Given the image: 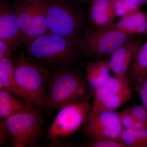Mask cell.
<instances>
[{
	"instance_id": "1",
	"label": "cell",
	"mask_w": 147,
	"mask_h": 147,
	"mask_svg": "<svg viewBox=\"0 0 147 147\" xmlns=\"http://www.w3.org/2000/svg\"><path fill=\"white\" fill-rule=\"evenodd\" d=\"M91 90L86 77L79 69L61 68L51 74L44 109L51 113L71 103L88 101Z\"/></svg>"
},
{
	"instance_id": "2",
	"label": "cell",
	"mask_w": 147,
	"mask_h": 147,
	"mask_svg": "<svg viewBox=\"0 0 147 147\" xmlns=\"http://www.w3.org/2000/svg\"><path fill=\"white\" fill-rule=\"evenodd\" d=\"M12 60L15 81L24 100L40 113L45 109L52 72L22 51L12 57Z\"/></svg>"
},
{
	"instance_id": "3",
	"label": "cell",
	"mask_w": 147,
	"mask_h": 147,
	"mask_svg": "<svg viewBox=\"0 0 147 147\" xmlns=\"http://www.w3.org/2000/svg\"><path fill=\"white\" fill-rule=\"evenodd\" d=\"M78 40L48 32L37 38L26 48L31 57L38 62L61 68L77 60L81 53Z\"/></svg>"
},
{
	"instance_id": "4",
	"label": "cell",
	"mask_w": 147,
	"mask_h": 147,
	"mask_svg": "<svg viewBox=\"0 0 147 147\" xmlns=\"http://www.w3.org/2000/svg\"><path fill=\"white\" fill-rule=\"evenodd\" d=\"M50 32L78 40L84 26V15L73 0H45Z\"/></svg>"
},
{
	"instance_id": "5",
	"label": "cell",
	"mask_w": 147,
	"mask_h": 147,
	"mask_svg": "<svg viewBox=\"0 0 147 147\" xmlns=\"http://www.w3.org/2000/svg\"><path fill=\"white\" fill-rule=\"evenodd\" d=\"M131 36L113 27H90L82 32L78 47L81 53L95 60L106 59Z\"/></svg>"
},
{
	"instance_id": "6",
	"label": "cell",
	"mask_w": 147,
	"mask_h": 147,
	"mask_svg": "<svg viewBox=\"0 0 147 147\" xmlns=\"http://www.w3.org/2000/svg\"><path fill=\"white\" fill-rule=\"evenodd\" d=\"M36 109L24 111L6 119V123L13 147L32 146L44 134L43 120Z\"/></svg>"
},
{
	"instance_id": "7",
	"label": "cell",
	"mask_w": 147,
	"mask_h": 147,
	"mask_svg": "<svg viewBox=\"0 0 147 147\" xmlns=\"http://www.w3.org/2000/svg\"><path fill=\"white\" fill-rule=\"evenodd\" d=\"M15 9L27 48L37 38L49 32L45 0H20Z\"/></svg>"
},
{
	"instance_id": "8",
	"label": "cell",
	"mask_w": 147,
	"mask_h": 147,
	"mask_svg": "<svg viewBox=\"0 0 147 147\" xmlns=\"http://www.w3.org/2000/svg\"><path fill=\"white\" fill-rule=\"evenodd\" d=\"M91 106L88 101H86L71 103L61 108L47 130V140L55 141L76 132L83 125Z\"/></svg>"
},
{
	"instance_id": "9",
	"label": "cell",
	"mask_w": 147,
	"mask_h": 147,
	"mask_svg": "<svg viewBox=\"0 0 147 147\" xmlns=\"http://www.w3.org/2000/svg\"><path fill=\"white\" fill-rule=\"evenodd\" d=\"M123 129L119 113L115 111L98 113L90 112L82 125L84 134L91 140L112 139L119 141Z\"/></svg>"
},
{
	"instance_id": "10",
	"label": "cell",
	"mask_w": 147,
	"mask_h": 147,
	"mask_svg": "<svg viewBox=\"0 0 147 147\" xmlns=\"http://www.w3.org/2000/svg\"><path fill=\"white\" fill-rule=\"evenodd\" d=\"M0 40L18 49L25 44L26 38L19 25L16 9L1 1Z\"/></svg>"
},
{
	"instance_id": "11",
	"label": "cell",
	"mask_w": 147,
	"mask_h": 147,
	"mask_svg": "<svg viewBox=\"0 0 147 147\" xmlns=\"http://www.w3.org/2000/svg\"><path fill=\"white\" fill-rule=\"evenodd\" d=\"M140 39L130 38L109 57L108 63L114 75H128L127 71L140 47Z\"/></svg>"
},
{
	"instance_id": "12",
	"label": "cell",
	"mask_w": 147,
	"mask_h": 147,
	"mask_svg": "<svg viewBox=\"0 0 147 147\" xmlns=\"http://www.w3.org/2000/svg\"><path fill=\"white\" fill-rule=\"evenodd\" d=\"M89 17L95 26L109 28L113 26L117 16L112 0H94L90 7Z\"/></svg>"
},
{
	"instance_id": "13",
	"label": "cell",
	"mask_w": 147,
	"mask_h": 147,
	"mask_svg": "<svg viewBox=\"0 0 147 147\" xmlns=\"http://www.w3.org/2000/svg\"><path fill=\"white\" fill-rule=\"evenodd\" d=\"M111 27L130 36L145 35L147 30V14L140 9L120 18Z\"/></svg>"
},
{
	"instance_id": "14",
	"label": "cell",
	"mask_w": 147,
	"mask_h": 147,
	"mask_svg": "<svg viewBox=\"0 0 147 147\" xmlns=\"http://www.w3.org/2000/svg\"><path fill=\"white\" fill-rule=\"evenodd\" d=\"M86 77L94 92L105 83L110 76L111 70L108 59L95 60L90 62L86 67Z\"/></svg>"
},
{
	"instance_id": "15",
	"label": "cell",
	"mask_w": 147,
	"mask_h": 147,
	"mask_svg": "<svg viewBox=\"0 0 147 147\" xmlns=\"http://www.w3.org/2000/svg\"><path fill=\"white\" fill-rule=\"evenodd\" d=\"M15 96L7 90L0 89V119H6L21 112L35 109Z\"/></svg>"
},
{
	"instance_id": "16",
	"label": "cell",
	"mask_w": 147,
	"mask_h": 147,
	"mask_svg": "<svg viewBox=\"0 0 147 147\" xmlns=\"http://www.w3.org/2000/svg\"><path fill=\"white\" fill-rule=\"evenodd\" d=\"M130 80L128 75H114L94 92L93 102H98L110 95L115 94L131 89Z\"/></svg>"
},
{
	"instance_id": "17",
	"label": "cell",
	"mask_w": 147,
	"mask_h": 147,
	"mask_svg": "<svg viewBox=\"0 0 147 147\" xmlns=\"http://www.w3.org/2000/svg\"><path fill=\"white\" fill-rule=\"evenodd\" d=\"M0 89L7 90L24 100L15 81L12 57L0 59Z\"/></svg>"
},
{
	"instance_id": "18",
	"label": "cell",
	"mask_w": 147,
	"mask_h": 147,
	"mask_svg": "<svg viewBox=\"0 0 147 147\" xmlns=\"http://www.w3.org/2000/svg\"><path fill=\"white\" fill-rule=\"evenodd\" d=\"M128 71L129 80L137 86L147 75V41L139 47Z\"/></svg>"
},
{
	"instance_id": "19",
	"label": "cell",
	"mask_w": 147,
	"mask_h": 147,
	"mask_svg": "<svg viewBox=\"0 0 147 147\" xmlns=\"http://www.w3.org/2000/svg\"><path fill=\"white\" fill-rule=\"evenodd\" d=\"M132 95L131 89L125 91L110 95L98 102H93L90 112L98 113L106 111H115L130 100Z\"/></svg>"
},
{
	"instance_id": "20",
	"label": "cell",
	"mask_w": 147,
	"mask_h": 147,
	"mask_svg": "<svg viewBox=\"0 0 147 147\" xmlns=\"http://www.w3.org/2000/svg\"><path fill=\"white\" fill-rule=\"evenodd\" d=\"M117 17L120 18L141 9V6L131 0H112Z\"/></svg>"
},
{
	"instance_id": "21",
	"label": "cell",
	"mask_w": 147,
	"mask_h": 147,
	"mask_svg": "<svg viewBox=\"0 0 147 147\" xmlns=\"http://www.w3.org/2000/svg\"><path fill=\"white\" fill-rule=\"evenodd\" d=\"M119 141L126 147H144L137 137L134 129L123 128Z\"/></svg>"
},
{
	"instance_id": "22",
	"label": "cell",
	"mask_w": 147,
	"mask_h": 147,
	"mask_svg": "<svg viewBox=\"0 0 147 147\" xmlns=\"http://www.w3.org/2000/svg\"><path fill=\"white\" fill-rule=\"evenodd\" d=\"M84 146L90 147H126L119 141L112 139L89 140Z\"/></svg>"
},
{
	"instance_id": "23",
	"label": "cell",
	"mask_w": 147,
	"mask_h": 147,
	"mask_svg": "<svg viewBox=\"0 0 147 147\" xmlns=\"http://www.w3.org/2000/svg\"><path fill=\"white\" fill-rule=\"evenodd\" d=\"M120 120L123 128L133 129L136 120L129 109L121 111L119 113Z\"/></svg>"
},
{
	"instance_id": "24",
	"label": "cell",
	"mask_w": 147,
	"mask_h": 147,
	"mask_svg": "<svg viewBox=\"0 0 147 147\" xmlns=\"http://www.w3.org/2000/svg\"><path fill=\"white\" fill-rule=\"evenodd\" d=\"M136 121L147 127V110L143 105H136L129 108Z\"/></svg>"
},
{
	"instance_id": "25",
	"label": "cell",
	"mask_w": 147,
	"mask_h": 147,
	"mask_svg": "<svg viewBox=\"0 0 147 147\" xmlns=\"http://www.w3.org/2000/svg\"><path fill=\"white\" fill-rule=\"evenodd\" d=\"M11 143L6 123V119H0V145L8 146Z\"/></svg>"
},
{
	"instance_id": "26",
	"label": "cell",
	"mask_w": 147,
	"mask_h": 147,
	"mask_svg": "<svg viewBox=\"0 0 147 147\" xmlns=\"http://www.w3.org/2000/svg\"><path fill=\"white\" fill-rule=\"evenodd\" d=\"M137 87L142 105L147 110V75Z\"/></svg>"
},
{
	"instance_id": "27",
	"label": "cell",
	"mask_w": 147,
	"mask_h": 147,
	"mask_svg": "<svg viewBox=\"0 0 147 147\" xmlns=\"http://www.w3.org/2000/svg\"><path fill=\"white\" fill-rule=\"evenodd\" d=\"M16 50L12 45L0 40V59L5 57H11Z\"/></svg>"
},
{
	"instance_id": "28",
	"label": "cell",
	"mask_w": 147,
	"mask_h": 147,
	"mask_svg": "<svg viewBox=\"0 0 147 147\" xmlns=\"http://www.w3.org/2000/svg\"><path fill=\"white\" fill-rule=\"evenodd\" d=\"M131 1L138 4L141 7L147 3V0H131Z\"/></svg>"
},
{
	"instance_id": "29",
	"label": "cell",
	"mask_w": 147,
	"mask_h": 147,
	"mask_svg": "<svg viewBox=\"0 0 147 147\" xmlns=\"http://www.w3.org/2000/svg\"><path fill=\"white\" fill-rule=\"evenodd\" d=\"M73 1L76 3H91L94 0H73Z\"/></svg>"
},
{
	"instance_id": "30",
	"label": "cell",
	"mask_w": 147,
	"mask_h": 147,
	"mask_svg": "<svg viewBox=\"0 0 147 147\" xmlns=\"http://www.w3.org/2000/svg\"><path fill=\"white\" fill-rule=\"evenodd\" d=\"M145 35H147V30H146V34H145Z\"/></svg>"
}]
</instances>
